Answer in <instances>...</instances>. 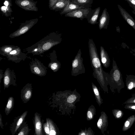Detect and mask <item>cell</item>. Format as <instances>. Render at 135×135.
Returning a JSON list of instances; mask_svg holds the SVG:
<instances>
[{"mask_svg":"<svg viewBox=\"0 0 135 135\" xmlns=\"http://www.w3.org/2000/svg\"><path fill=\"white\" fill-rule=\"evenodd\" d=\"M14 99L13 97H9L5 109V112L6 115L9 114L12 109L14 106Z\"/></svg>","mask_w":135,"mask_h":135,"instance_id":"obj_27","label":"cell"},{"mask_svg":"<svg viewBox=\"0 0 135 135\" xmlns=\"http://www.w3.org/2000/svg\"><path fill=\"white\" fill-rule=\"evenodd\" d=\"M69 0H58L52 7V10L58 11L65 8L67 6Z\"/></svg>","mask_w":135,"mask_h":135,"instance_id":"obj_22","label":"cell"},{"mask_svg":"<svg viewBox=\"0 0 135 135\" xmlns=\"http://www.w3.org/2000/svg\"><path fill=\"white\" fill-rule=\"evenodd\" d=\"M117 6L123 18L135 30V20L129 13L120 5L118 4Z\"/></svg>","mask_w":135,"mask_h":135,"instance_id":"obj_16","label":"cell"},{"mask_svg":"<svg viewBox=\"0 0 135 135\" xmlns=\"http://www.w3.org/2000/svg\"><path fill=\"white\" fill-rule=\"evenodd\" d=\"M34 126L36 134L43 135L42 128L41 118L38 114L37 113L35 114Z\"/></svg>","mask_w":135,"mask_h":135,"instance_id":"obj_19","label":"cell"},{"mask_svg":"<svg viewBox=\"0 0 135 135\" xmlns=\"http://www.w3.org/2000/svg\"><path fill=\"white\" fill-rule=\"evenodd\" d=\"M3 4L7 7H11L12 6L11 1L9 0H4Z\"/></svg>","mask_w":135,"mask_h":135,"instance_id":"obj_39","label":"cell"},{"mask_svg":"<svg viewBox=\"0 0 135 135\" xmlns=\"http://www.w3.org/2000/svg\"><path fill=\"white\" fill-rule=\"evenodd\" d=\"M5 56L8 60L17 63L25 60L26 55L22 51L20 47L17 46L13 50L7 54Z\"/></svg>","mask_w":135,"mask_h":135,"instance_id":"obj_8","label":"cell"},{"mask_svg":"<svg viewBox=\"0 0 135 135\" xmlns=\"http://www.w3.org/2000/svg\"><path fill=\"white\" fill-rule=\"evenodd\" d=\"M29 65L30 69L32 73L40 76L46 75L47 68L37 59L35 58L30 62Z\"/></svg>","mask_w":135,"mask_h":135,"instance_id":"obj_7","label":"cell"},{"mask_svg":"<svg viewBox=\"0 0 135 135\" xmlns=\"http://www.w3.org/2000/svg\"><path fill=\"white\" fill-rule=\"evenodd\" d=\"M101 60L104 67L106 68L110 65V60L107 52L102 46L100 47Z\"/></svg>","mask_w":135,"mask_h":135,"instance_id":"obj_18","label":"cell"},{"mask_svg":"<svg viewBox=\"0 0 135 135\" xmlns=\"http://www.w3.org/2000/svg\"><path fill=\"white\" fill-rule=\"evenodd\" d=\"M132 97L128 99L124 104L135 103V94L132 95Z\"/></svg>","mask_w":135,"mask_h":135,"instance_id":"obj_37","label":"cell"},{"mask_svg":"<svg viewBox=\"0 0 135 135\" xmlns=\"http://www.w3.org/2000/svg\"><path fill=\"white\" fill-rule=\"evenodd\" d=\"M34 0H16L15 3L18 7L26 11H37V2Z\"/></svg>","mask_w":135,"mask_h":135,"instance_id":"obj_9","label":"cell"},{"mask_svg":"<svg viewBox=\"0 0 135 135\" xmlns=\"http://www.w3.org/2000/svg\"><path fill=\"white\" fill-rule=\"evenodd\" d=\"M17 46L13 45H4L0 48V54L3 56H5L8 53L11 51Z\"/></svg>","mask_w":135,"mask_h":135,"instance_id":"obj_24","label":"cell"},{"mask_svg":"<svg viewBox=\"0 0 135 135\" xmlns=\"http://www.w3.org/2000/svg\"><path fill=\"white\" fill-rule=\"evenodd\" d=\"M15 75L13 70L8 68L5 71L3 79L4 86V88H8L16 79Z\"/></svg>","mask_w":135,"mask_h":135,"instance_id":"obj_11","label":"cell"},{"mask_svg":"<svg viewBox=\"0 0 135 135\" xmlns=\"http://www.w3.org/2000/svg\"><path fill=\"white\" fill-rule=\"evenodd\" d=\"M89 11V8H81L66 13L65 16L80 18L81 20L86 18Z\"/></svg>","mask_w":135,"mask_h":135,"instance_id":"obj_12","label":"cell"},{"mask_svg":"<svg viewBox=\"0 0 135 135\" xmlns=\"http://www.w3.org/2000/svg\"><path fill=\"white\" fill-rule=\"evenodd\" d=\"M96 109L94 106L91 105L88 108L86 113V119L87 120H90L93 119L96 115Z\"/></svg>","mask_w":135,"mask_h":135,"instance_id":"obj_26","label":"cell"},{"mask_svg":"<svg viewBox=\"0 0 135 135\" xmlns=\"http://www.w3.org/2000/svg\"><path fill=\"white\" fill-rule=\"evenodd\" d=\"M0 126L2 128H3V125L2 121V116L1 114H0Z\"/></svg>","mask_w":135,"mask_h":135,"instance_id":"obj_43","label":"cell"},{"mask_svg":"<svg viewBox=\"0 0 135 135\" xmlns=\"http://www.w3.org/2000/svg\"><path fill=\"white\" fill-rule=\"evenodd\" d=\"M32 95V88L31 84H27L21 91V98L24 103L28 102Z\"/></svg>","mask_w":135,"mask_h":135,"instance_id":"obj_14","label":"cell"},{"mask_svg":"<svg viewBox=\"0 0 135 135\" xmlns=\"http://www.w3.org/2000/svg\"><path fill=\"white\" fill-rule=\"evenodd\" d=\"M62 40L60 34L51 32L25 50L27 54H32L33 55H40L60 44Z\"/></svg>","mask_w":135,"mask_h":135,"instance_id":"obj_2","label":"cell"},{"mask_svg":"<svg viewBox=\"0 0 135 135\" xmlns=\"http://www.w3.org/2000/svg\"><path fill=\"white\" fill-rule=\"evenodd\" d=\"M49 125V135H56L58 134L59 131L57 127L52 121L49 119H48Z\"/></svg>","mask_w":135,"mask_h":135,"instance_id":"obj_29","label":"cell"},{"mask_svg":"<svg viewBox=\"0 0 135 135\" xmlns=\"http://www.w3.org/2000/svg\"><path fill=\"white\" fill-rule=\"evenodd\" d=\"M129 5L133 9L132 12L135 15V6L131 4H129Z\"/></svg>","mask_w":135,"mask_h":135,"instance_id":"obj_42","label":"cell"},{"mask_svg":"<svg viewBox=\"0 0 135 135\" xmlns=\"http://www.w3.org/2000/svg\"><path fill=\"white\" fill-rule=\"evenodd\" d=\"M91 0H74L72 2L79 5H84L90 2Z\"/></svg>","mask_w":135,"mask_h":135,"instance_id":"obj_34","label":"cell"},{"mask_svg":"<svg viewBox=\"0 0 135 135\" xmlns=\"http://www.w3.org/2000/svg\"><path fill=\"white\" fill-rule=\"evenodd\" d=\"M108 84L110 89H117V86L118 89V86H121L123 88L124 85L122 74L114 59L113 61L112 68L109 73Z\"/></svg>","mask_w":135,"mask_h":135,"instance_id":"obj_4","label":"cell"},{"mask_svg":"<svg viewBox=\"0 0 135 135\" xmlns=\"http://www.w3.org/2000/svg\"><path fill=\"white\" fill-rule=\"evenodd\" d=\"M9 1H11V0H9Z\"/></svg>","mask_w":135,"mask_h":135,"instance_id":"obj_44","label":"cell"},{"mask_svg":"<svg viewBox=\"0 0 135 135\" xmlns=\"http://www.w3.org/2000/svg\"><path fill=\"white\" fill-rule=\"evenodd\" d=\"M57 99L64 114L69 115L74 113L76 108L75 104L79 102L80 94L76 89L71 91L65 90L60 91L57 95Z\"/></svg>","mask_w":135,"mask_h":135,"instance_id":"obj_3","label":"cell"},{"mask_svg":"<svg viewBox=\"0 0 135 135\" xmlns=\"http://www.w3.org/2000/svg\"><path fill=\"white\" fill-rule=\"evenodd\" d=\"M1 9L3 14L7 17L10 16L12 12L11 7H7L5 6L1 7Z\"/></svg>","mask_w":135,"mask_h":135,"instance_id":"obj_30","label":"cell"},{"mask_svg":"<svg viewBox=\"0 0 135 135\" xmlns=\"http://www.w3.org/2000/svg\"><path fill=\"white\" fill-rule=\"evenodd\" d=\"M30 131V129L27 126L23 127L17 134L18 135H27Z\"/></svg>","mask_w":135,"mask_h":135,"instance_id":"obj_33","label":"cell"},{"mask_svg":"<svg viewBox=\"0 0 135 135\" xmlns=\"http://www.w3.org/2000/svg\"><path fill=\"white\" fill-rule=\"evenodd\" d=\"M58 0H49V8L51 10Z\"/></svg>","mask_w":135,"mask_h":135,"instance_id":"obj_38","label":"cell"},{"mask_svg":"<svg viewBox=\"0 0 135 135\" xmlns=\"http://www.w3.org/2000/svg\"><path fill=\"white\" fill-rule=\"evenodd\" d=\"M38 20V18L33 19L22 23L19 28L11 33L9 36V37L13 38L25 33L37 23Z\"/></svg>","mask_w":135,"mask_h":135,"instance_id":"obj_6","label":"cell"},{"mask_svg":"<svg viewBox=\"0 0 135 135\" xmlns=\"http://www.w3.org/2000/svg\"><path fill=\"white\" fill-rule=\"evenodd\" d=\"M50 62L48 67L54 72H56L59 70L61 66V64L57 59L55 50H54L50 54Z\"/></svg>","mask_w":135,"mask_h":135,"instance_id":"obj_10","label":"cell"},{"mask_svg":"<svg viewBox=\"0 0 135 135\" xmlns=\"http://www.w3.org/2000/svg\"><path fill=\"white\" fill-rule=\"evenodd\" d=\"M27 111L25 112L19 117L17 121L15 123L13 130V133H15L22 124L24 120L27 113Z\"/></svg>","mask_w":135,"mask_h":135,"instance_id":"obj_23","label":"cell"},{"mask_svg":"<svg viewBox=\"0 0 135 135\" xmlns=\"http://www.w3.org/2000/svg\"><path fill=\"white\" fill-rule=\"evenodd\" d=\"M44 130L46 134L49 135L50 129L49 125L48 119H46V122L43 125Z\"/></svg>","mask_w":135,"mask_h":135,"instance_id":"obj_35","label":"cell"},{"mask_svg":"<svg viewBox=\"0 0 135 135\" xmlns=\"http://www.w3.org/2000/svg\"><path fill=\"white\" fill-rule=\"evenodd\" d=\"M4 74H3V70H0V83H1L2 79L4 77Z\"/></svg>","mask_w":135,"mask_h":135,"instance_id":"obj_41","label":"cell"},{"mask_svg":"<svg viewBox=\"0 0 135 135\" xmlns=\"http://www.w3.org/2000/svg\"><path fill=\"white\" fill-rule=\"evenodd\" d=\"M135 121V115H132L128 118L124 123L123 128V131H125L129 129Z\"/></svg>","mask_w":135,"mask_h":135,"instance_id":"obj_25","label":"cell"},{"mask_svg":"<svg viewBox=\"0 0 135 135\" xmlns=\"http://www.w3.org/2000/svg\"><path fill=\"white\" fill-rule=\"evenodd\" d=\"M79 135H94V133L90 127L88 129L86 128L85 130H81L78 134Z\"/></svg>","mask_w":135,"mask_h":135,"instance_id":"obj_31","label":"cell"},{"mask_svg":"<svg viewBox=\"0 0 135 135\" xmlns=\"http://www.w3.org/2000/svg\"><path fill=\"white\" fill-rule=\"evenodd\" d=\"M88 47L93 75L103 90L108 93L109 73L103 69L95 45L92 38L89 40Z\"/></svg>","mask_w":135,"mask_h":135,"instance_id":"obj_1","label":"cell"},{"mask_svg":"<svg viewBox=\"0 0 135 135\" xmlns=\"http://www.w3.org/2000/svg\"><path fill=\"white\" fill-rule=\"evenodd\" d=\"M92 86L96 102L99 106H100L103 103V99L101 98L98 88L93 83H92Z\"/></svg>","mask_w":135,"mask_h":135,"instance_id":"obj_21","label":"cell"},{"mask_svg":"<svg viewBox=\"0 0 135 135\" xmlns=\"http://www.w3.org/2000/svg\"><path fill=\"white\" fill-rule=\"evenodd\" d=\"M110 17L107 8L103 10L101 15L100 17L99 22V28L100 30L103 28L107 29Z\"/></svg>","mask_w":135,"mask_h":135,"instance_id":"obj_15","label":"cell"},{"mask_svg":"<svg viewBox=\"0 0 135 135\" xmlns=\"http://www.w3.org/2000/svg\"><path fill=\"white\" fill-rule=\"evenodd\" d=\"M82 53L80 49L72 60L71 75L76 76L78 75L85 73V69L83 63V59L81 56Z\"/></svg>","mask_w":135,"mask_h":135,"instance_id":"obj_5","label":"cell"},{"mask_svg":"<svg viewBox=\"0 0 135 135\" xmlns=\"http://www.w3.org/2000/svg\"><path fill=\"white\" fill-rule=\"evenodd\" d=\"M108 124V117L106 114L105 112H102L97 121V126L103 134L107 130Z\"/></svg>","mask_w":135,"mask_h":135,"instance_id":"obj_13","label":"cell"},{"mask_svg":"<svg viewBox=\"0 0 135 135\" xmlns=\"http://www.w3.org/2000/svg\"><path fill=\"white\" fill-rule=\"evenodd\" d=\"M126 85L127 89L131 90L135 87V75H126Z\"/></svg>","mask_w":135,"mask_h":135,"instance_id":"obj_20","label":"cell"},{"mask_svg":"<svg viewBox=\"0 0 135 135\" xmlns=\"http://www.w3.org/2000/svg\"><path fill=\"white\" fill-rule=\"evenodd\" d=\"M100 9V7H98L95 9L91 18L88 21L89 23L92 25H95L98 23L97 20Z\"/></svg>","mask_w":135,"mask_h":135,"instance_id":"obj_28","label":"cell"},{"mask_svg":"<svg viewBox=\"0 0 135 135\" xmlns=\"http://www.w3.org/2000/svg\"><path fill=\"white\" fill-rule=\"evenodd\" d=\"M113 114L116 118L118 119L122 116L123 111L119 109H114L112 110Z\"/></svg>","mask_w":135,"mask_h":135,"instance_id":"obj_32","label":"cell"},{"mask_svg":"<svg viewBox=\"0 0 135 135\" xmlns=\"http://www.w3.org/2000/svg\"><path fill=\"white\" fill-rule=\"evenodd\" d=\"M124 108L130 110L135 111V103L127 104L125 106Z\"/></svg>","mask_w":135,"mask_h":135,"instance_id":"obj_36","label":"cell"},{"mask_svg":"<svg viewBox=\"0 0 135 135\" xmlns=\"http://www.w3.org/2000/svg\"><path fill=\"white\" fill-rule=\"evenodd\" d=\"M85 8L84 5H79L73 2H71L69 0L66 6L60 12V14L62 15L65 14L72 11Z\"/></svg>","mask_w":135,"mask_h":135,"instance_id":"obj_17","label":"cell"},{"mask_svg":"<svg viewBox=\"0 0 135 135\" xmlns=\"http://www.w3.org/2000/svg\"><path fill=\"white\" fill-rule=\"evenodd\" d=\"M126 1L129 4L135 6V0H124Z\"/></svg>","mask_w":135,"mask_h":135,"instance_id":"obj_40","label":"cell"}]
</instances>
